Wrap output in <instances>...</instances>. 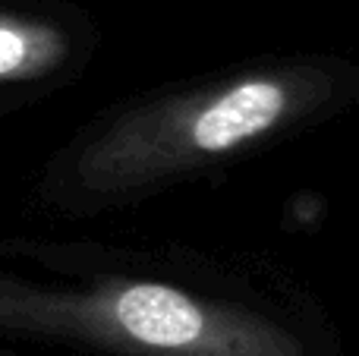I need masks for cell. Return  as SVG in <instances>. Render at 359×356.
Listing matches in <instances>:
<instances>
[{
	"label": "cell",
	"mask_w": 359,
	"mask_h": 356,
	"mask_svg": "<svg viewBox=\"0 0 359 356\" xmlns=\"http://www.w3.org/2000/svg\"><path fill=\"white\" fill-rule=\"evenodd\" d=\"M0 328L73 338L120 356H271L262 328L155 281L41 290L0 278Z\"/></svg>",
	"instance_id": "obj_1"
},
{
	"label": "cell",
	"mask_w": 359,
	"mask_h": 356,
	"mask_svg": "<svg viewBox=\"0 0 359 356\" xmlns=\"http://www.w3.org/2000/svg\"><path fill=\"white\" fill-rule=\"evenodd\" d=\"M287 107L290 88L278 79H243L221 92L139 107L88 142L76 177L95 193L142 186L252 142Z\"/></svg>",
	"instance_id": "obj_2"
},
{
	"label": "cell",
	"mask_w": 359,
	"mask_h": 356,
	"mask_svg": "<svg viewBox=\"0 0 359 356\" xmlns=\"http://www.w3.org/2000/svg\"><path fill=\"white\" fill-rule=\"evenodd\" d=\"M67 57V35L41 19L0 13V82H25L54 73Z\"/></svg>",
	"instance_id": "obj_3"
}]
</instances>
